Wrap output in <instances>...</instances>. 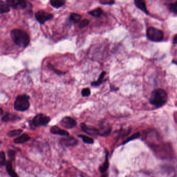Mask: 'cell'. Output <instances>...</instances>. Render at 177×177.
<instances>
[{"label":"cell","mask_w":177,"mask_h":177,"mask_svg":"<svg viewBox=\"0 0 177 177\" xmlns=\"http://www.w3.org/2000/svg\"><path fill=\"white\" fill-rule=\"evenodd\" d=\"M13 42L19 47L25 48L30 43V37L27 32L21 29H13L10 32Z\"/></svg>","instance_id":"cell-1"},{"label":"cell","mask_w":177,"mask_h":177,"mask_svg":"<svg viewBox=\"0 0 177 177\" xmlns=\"http://www.w3.org/2000/svg\"><path fill=\"white\" fill-rule=\"evenodd\" d=\"M168 100V94L165 90L158 88L154 90L151 94L148 101L151 105L160 108L165 105Z\"/></svg>","instance_id":"cell-2"},{"label":"cell","mask_w":177,"mask_h":177,"mask_svg":"<svg viewBox=\"0 0 177 177\" xmlns=\"http://www.w3.org/2000/svg\"><path fill=\"white\" fill-rule=\"evenodd\" d=\"M29 96L24 94L19 95L16 98L13 107L18 111L24 112L28 110L30 106Z\"/></svg>","instance_id":"cell-3"},{"label":"cell","mask_w":177,"mask_h":177,"mask_svg":"<svg viewBox=\"0 0 177 177\" xmlns=\"http://www.w3.org/2000/svg\"><path fill=\"white\" fill-rule=\"evenodd\" d=\"M147 37L151 41L159 42L163 40L164 33L160 29L154 27H150L147 29Z\"/></svg>","instance_id":"cell-4"},{"label":"cell","mask_w":177,"mask_h":177,"mask_svg":"<svg viewBox=\"0 0 177 177\" xmlns=\"http://www.w3.org/2000/svg\"><path fill=\"white\" fill-rule=\"evenodd\" d=\"M51 121L49 117L46 116L43 114H39L34 117L33 120L31 121L30 126L32 129L34 130L35 128L42 126H46Z\"/></svg>","instance_id":"cell-5"},{"label":"cell","mask_w":177,"mask_h":177,"mask_svg":"<svg viewBox=\"0 0 177 177\" xmlns=\"http://www.w3.org/2000/svg\"><path fill=\"white\" fill-rule=\"evenodd\" d=\"M35 17L40 25H43L47 21L52 20L54 16L52 13H48L45 11L41 10L36 13Z\"/></svg>","instance_id":"cell-6"},{"label":"cell","mask_w":177,"mask_h":177,"mask_svg":"<svg viewBox=\"0 0 177 177\" xmlns=\"http://www.w3.org/2000/svg\"><path fill=\"white\" fill-rule=\"evenodd\" d=\"M60 125H61V126L66 129H71L76 126L77 123L76 121L71 117H66L61 120L60 121Z\"/></svg>","instance_id":"cell-7"},{"label":"cell","mask_w":177,"mask_h":177,"mask_svg":"<svg viewBox=\"0 0 177 177\" xmlns=\"http://www.w3.org/2000/svg\"><path fill=\"white\" fill-rule=\"evenodd\" d=\"M10 7L13 9H25L27 7V2L21 0H7L6 1Z\"/></svg>","instance_id":"cell-8"},{"label":"cell","mask_w":177,"mask_h":177,"mask_svg":"<svg viewBox=\"0 0 177 177\" xmlns=\"http://www.w3.org/2000/svg\"><path fill=\"white\" fill-rule=\"evenodd\" d=\"M77 139L73 137H66L61 139L60 144L65 147H72L78 144Z\"/></svg>","instance_id":"cell-9"},{"label":"cell","mask_w":177,"mask_h":177,"mask_svg":"<svg viewBox=\"0 0 177 177\" xmlns=\"http://www.w3.org/2000/svg\"><path fill=\"white\" fill-rule=\"evenodd\" d=\"M81 128L83 132L87 135L90 136L100 135L99 130L98 129L92 127L88 126L87 125L84 123L81 124Z\"/></svg>","instance_id":"cell-10"},{"label":"cell","mask_w":177,"mask_h":177,"mask_svg":"<svg viewBox=\"0 0 177 177\" xmlns=\"http://www.w3.org/2000/svg\"><path fill=\"white\" fill-rule=\"evenodd\" d=\"M20 119L21 118L17 115L13 114V113H9V112H5L1 118L2 121L3 122L15 121L17 120H20Z\"/></svg>","instance_id":"cell-11"},{"label":"cell","mask_w":177,"mask_h":177,"mask_svg":"<svg viewBox=\"0 0 177 177\" xmlns=\"http://www.w3.org/2000/svg\"><path fill=\"white\" fill-rule=\"evenodd\" d=\"M50 132L54 135H59L66 137L69 136V133L67 131L62 129L57 126L52 127L50 129Z\"/></svg>","instance_id":"cell-12"},{"label":"cell","mask_w":177,"mask_h":177,"mask_svg":"<svg viewBox=\"0 0 177 177\" xmlns=\"http://www.w3.org/2000/svg\"><path fill=\"white\" fill-rule=\"evenodd\" d=\"M30 140V137L27 133H23L19 137H17L13 140L15 144H22Z\"/></svg>","instance_id":"cell-13"},{"label":"cell","mask_w":177,"mask_h":177,"mask_svg":"<svg viewBox=\"0 0 177 177\" xmlns=\"http://www.w3.org/2000/svg\"><path fill=\"white\" fill-rule=\"evenodd\" d=\"M135 4L136 7L139 9H140L141 11L147 15L149 14V12L147 10L145 1L142 0H136L135 1Z\"/></svg>","instance_id":"cell-14"},{"label":"cell","mask_w":177,"mask_h":177,"mask_svg":"<svg viewBox=\"0 0 177 177\" xmlns=\"http://www.w3.org/2000/svg\"><path fill=\"white\" fill-rule=\"evenodd\" d=\"M109 166V152L108 151H106V155H105V162L102 165L101 167H100V171L101 173H105L106 171H108V168Z\"/></svg>","instance_id":"cell-15"},{"label":"cell","mask_w":177,"mask_h":177,"mask_svg":"<svg viewBox=\"0 0 177 177\" xmlns=\"http://www.w3.org/2000/svg\"><path fill=\"white\" fill-rule=\"evenodd\" d=\"M6 171L8 172L9 175H10L11 177H19L18 175L16 173L15 171L13 170L12 167V162H10V160L7 161L6 163Z\"/></svg>","instance_id":"cell-16"},{"label":"cell","mask_w":177,"mask_h":177,"mask_svg":"<svg viewBox=\"0 0 177 177\" xmlns=\"http://www.w3.org/2000/svg\"><path fill=\"white\" fill-rule=\"evenodd\" d=\"M10 12V7L9 6L6 2H4L3 1H0V13H7Z\"/></svg>","instance_id":"cell-17"},{"label":"cell","mask_w":177,"mask_h":177,"mask_svg":"<svg viewBox=\"0 0 177 177\" xmlns=\"http://www.w3.org/2000/svg\"><path fill=\"white\" fill-rule=\"evenodd\" d=\"M66 3V1L63 0H51L50 4L54 8L59 9L63 6Z\"/></svg>","instance_id":"cell-18"},{"label":"cell","mask_w":177,"mask_h":177,"mask_svg":"<svg viewBox=\"0 0 177 177\" xmlns=\"http://www.w3.org/2000/svg\"><path fill=\"white\" fill-rule=\"evenodd\" d=\"M106 74V72L105 71H103L101 72V74L100 75L99 77L97 79V81H94L91 83V85L93 86H98L103 83V79L105 78V75Z\"/></svg>","instance_id":"cell-19"},{"label":"cell","mask_w":177,"mask_h":177,"mask_svg":"<svg viewBox=\"0 0 177 177\" xmlns=\"http://www.w3.org/2000/svg\"><path fill=\"white\" fill-rule=\"evenodd\" d=\"M78 137L82 139L83 141L87 144H93L94 142V140L90 137L85 136V135H79Z\"/></svg>","instance_id":"cell-20"},{"label":"cell","mask_w":177,"mask_h":177,"mask_svg":"<svg viewBox=\"0 0 177 177\" xmlns=\"http://www.w3.org/2000/svg\"><path fill=\"white\" fill-rule=\"evenodd\" d=\"M102 10L100 8H97L94 10H91L88 12V14L93 16V17H99L102 15Z\"/></svg>","instance_id":"cell-21"},{"label":"cell","mask_w":177,"mask_h":177,"mask_svg":"<svg viewBox=\"0 0 177 177\" xmlns=\"http://www.w3.org/2000/svg\"><path fill=\"white\" fill-rule=\"evenodd\" d=\"M81 18H82V16L79 14L74 13H71L70 15V20L73 23H77L79 22L81 20Z\"/></svg>","instance_id":"cell-22"},{"label":"cell","mask_w":177,"mask_h":177,"mask_svg":"<svg viewBox=\"0 0 177 177\" xmlns=\"http://www.w3.org/2000/svg\"><path fill=\"white\" fill-rule=\"evenodd\" d=\"M22 130L21 129H14V130H10L8 132L7 136L9 137H13L17 136L22 133Z\"/></svg>","instance_id":"cell-23"},{"label":"cell","mask_w":177,"mask_h":177,"mask_svg":"<svg viewBox=\"0 0 177 177\" xmlns=\"http://www.w3.org/2000/svg\"><path fill=\"white\" fill-rule=\"evenodd\" d=\"M140 136V133H134L133 135H132V136L129 137L126 140H125V141L123 142V144H125L131 141L132 140H135L136 139L139 138Z\"/></svg>","instance_id":"cell-24"},{"label":"cell","mask_w":177,"mask_h":177,"mask_svg":"<svg viewBox=\"0 0 177 177\" xmlns=\"http://www.w3.org/2000/svg\"><path fill=\"white\" fill-rule=\"evenodd\" d=\"M7 154L9 156V159L10 160V162L14 161L15 160L16 152L13 150H9L7 151Z\"/></svg>","instance_id":"cell-25"},{"label":"cell","mask_w":177,"mask_h":177,"mask_svg":"<svg viewBox=\"0 0 177 177\" xmlns=\"http://www.w3.org/2000/svg\"><path fill=\"white\" fill-rule=\"evenodd\" d=\"M90 20H88V19H85L82 20L81 22H79V27L80 29H83V28L87 27L90 24Z\"/></svg>","instance_id":"cell-26"},{"label":"cell","mask_w":177,"mask_h":177,"mask_svg":"<svg viewBox=\"0 0 177 177\" xmlns=\"http://www.w3.org/2000/svg\"><path fill=\"white\" fill-rule=\"evenodd\" d=\"M6 164V156L4 152H0V166H3Z\"/></svg>","instance_id":"cell-27"},{"label":"cell","mask_w":177,"mask_h":177,"mask_svg":"<svg viewBox=\"0 0 177 177\" xmlns=\"http://www.w3.org/2000/svg\"><path fill=\"white\" fill-rule=\"evenodd\" d=\"M169 9L171 12L175 14H177V2H175L174 3L170 4L169 5Z\"/></svg>","instance_id":"cell-28"},{"label":"cell","mask_w":177,"mask_h":177,"mask_svg":"<svg viewBox=\"0 0 177 177\" xmlns=\"http://www.w3.org/2000/svg\"><path fill=\"white\" fill-rule=\"evenodd\" d=\"M90 94H91L90 90V88H84V89L82 90V92H81L82 96L84 97H85L90 96Z\"/></svg>","instance_id":"cell-29"},{"label":"cell","mask_w":177,"mask_h":177,"mask_svg":"<svg viewBox=\"0 0 177 177\" xmlns=\"http://www.w3.org/2000/svg\"><path fill=\"white\" fill-rule=\"evenodd\" d=\"M99 3L102 5H113L115 3L114 1L112 0H100L99 1Z\"/></svg>","instance_id":"cell-30"},{"label":"cell","mask_w":177,"mask_h":177,"mask_svg":"<svg viewBox=\"0 0 177 177\" xmlns=\"http://www.w3.org/2000/svg\"><path fill=\"white\" fill-rule=\"evenodd\" d=\"M49 66V67L50 68H51V69H52V70H54V72H55L57 74H65L66 73L65 72H61V71H59V70H57L55 69H54V67H52L51 64H49L48 65Z\"/></svg>","instance_id":"cell-31"},{"label":"cell","mask_w":177,"mask_h":177,"mask_svg":"<svg viewBox=\"0 0 177 177\" xmlns=\"http://www.w3.org/2000/svg\"><path fill=\"white\" fill-rule=\"evenodd\" d=\"M173 43H174V44H176V43H177V35H176V34H175V37H174Z\"/></svg>","instance_id":"cell-32"},{"label":"cell","mask_w":177,"mask_h":177,"mask_svg":"<svg viewBox=\"0 0 177 177\" xmlns=\"http://www.w3.org/2000/svg\"><path fill=\"white\" fill-rule=\"evenodd\" d=\"M3 109H2V108H0V117H1V115L3 114Z\"/></svg>","instance_id":"cell-33"},{"label":"cell","mask_w":177,"mask_h":177,"mask_svg":"<svg viewBox=\"0 0 177 177\" xmlns=\"http://www.w3.org/2000/svg\"><path fill=\"white\" fill-rule=\"evenodd\" d=\"M101 177H107V175H106V174H105V175H102Z\"/></svg>","instance_id":"cell-34"}]
</instances>
